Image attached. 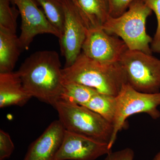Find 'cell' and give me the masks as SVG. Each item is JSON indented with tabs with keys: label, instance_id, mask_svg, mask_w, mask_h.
<instances>
[{
	"label": "cell",
	"instance_id": "16",
	"mask_svg": "<svg viewBox=\"0 0 160 160\" xmlns=\"http://www.w3.org/2000/svg\"><path fill=\"white\" fill-rule=\"evenodd\" d=\"M112 125L116 109V96L98 92L85 106Z\"/></svg>",
	"mask_w": 160,
	"mask_h": 160
},
{
	"label": "cell",
	"instance_id": "18",
	"mask_svg": "<svg viewBox=\"0 0 160 160\" xmlns=\"http://www.w3.org/2000/svg\"><path fill=\"white\" fill-rule=\"evenodd\" d=\"M11 0H0V27L16 33L18 10L12 8Z\"/></svg>",
	"mask_w": 160,
	"mask_h": 160
},
{
	"label": "cell",
	"instance_id": "22",
	"mask_svg": "<svg viewBox=\"0 0 160 160\" xmlns=\"http://www.w3.org/2000/svg\"><path fill=\"white\" fill-rule=\"evenodd\" d=\"M134 158V151L130 148L110 152L106 155L104 160H133Z\"/></svg>",
	"mask_w": 160,
	"mask_h": 160
},
{
	"label": "cell",
	"instance_id": "12",
	"mask_svg": "<svg viewBox=\"0 0 160 160\" xmlns=\"http://www.w3.org/2000/svg\"><path fill=\"white\" fill-rule=\"evenodd\" d=\"M32 98L17 72L0 73V108L22 106Z\"/></svg>",
	"mask_w": 160,
	"mask_h": 160
},
{
	"label": "cell",
	"instance_id": "11",
	"mask_svg": "<svg viewBox=\"0 0 160 160\" xmlns=\"http://www.w3.org/2000/svg\"><path fill=\"white\" fill-rule=\"evenodd\" d=\"M66 130L59 120L53 121L32 143L23 160H54Z\"/></svg>",
	"mask_w": 160,
	"mask_h": 160
},
{
	"label": "cell",
	"instance_id": "21",
	"mask_svg": "<svg viewBox=\"0 0 160 160\" xmlns=\"http://www.w3.org/2000/svg\"><path fill=\"white\" fill-rule=\"evenodd\" d=\"M112 17L120 16L128 9L130 4L135 0H108Z\"/></svg>",
	"mask_w": 160,
	"mask_h": 160
},
{
	"label": "cell",
	"instance_id": "20",
	"mask_svg": "<svg viewBox=\"0 0 160 160\" xmlns=\"http://www.w3.org/2000/svg\"><path fill=\"white\" fill-rule=\"evenodd\" d=\"M14 149V146L7 132L0 130V160L10 157Z\"/></svg>",
	"mask_w": 160,
	"mask_h": 160
},
{
	"label": "cell",
	"instance_id": "9",
	"mask_svg": "<svg viewBox=\"0 0 160 160\" xmlns=\"http://www.w3.org/2000/svg\"><path fill=\"white\" fill-rule=\"evenodd\" d=\"M18 7L22 18L19 39L22 50L27 49L36 36L50 34L59 38L60 34L39 9L34 0H11Z\"/></svg>",
	"mask_w": 160,
	"mask_h": 160
},
{
	"label": "cell",
	"instance_id": "17",
	"mask_svg": "<svg viewBox=\"0 0 160 160\" xmlns=\"http://www.w3.org/2000/svg\"><path fill=\"white\" fill-rule=\"evenodd\" d=\"M34 1L42 7L47 19L59 32L61 37L65 21L63 0Z\"/></svg>",
	"mask_w": 160,
	"mask_h": 160
},
{
	"label": "cell",
	"instance_id": "5",
	"mask_svg": "<svg viewBox=\"0 0 160 160\" xmlns=\"http://www.w3.org/2000/svg\"><path fill=\"white\" fill-rule=\"evenodd\" d=\"M127 84L145 93L160 92V59L142 51L128 49L119 61Z\"/></svg>",
	"mask_w": 160,
	"mask_h": 160
},
{
	"label": "cell",
	"instance_id": "1",
	"mask_svg": "<svg viewBox=\"0 0 160 160\" xmlns=\"http://www.w3.org/2000/svg\"><path fill=\"white\" fill-rule=\"evenodd\" d=\"M62 69L58 52L44 50L29 56L17 72L32 97L54 106L60 100L64 85Z\"/></svg>",
	"mask_w": 160,
	"mask_h": 160
},
{
	"label": "cell",
	"instance_id": "7",
	"mask_svg": "<svg viewBox=\"0 0 160 160\" xmlns=\"http://www.w3.org/2000/svg\"><path fill=\"white\" fill-rule=\"evenodd\" d=\"M65 21L59 38L62 54L65 58V67L74 62L81 53L87 29L77 7L72 0H63Z\"/></svg>",
	"mask_w": 160,
	"mask_h": 160
},
{
	"label": "cell",
	"instance_id": "2",
	"mask_svg": "<svg viewBox=\"0 0 160 160\" xmlns=\"http://www.w3.org/2000/svg\"><path fill=\"white\" fill-rule=\"evenodd\" d=\"M62 73L64 82L78 83L114 96L127 83L119 62H101L82 52L71 66L63 68Z\"/></svg>",
	"mask_w": 160,
	"mask_h": 160
},
{
	"label": "cell",
	"instance_id": "10",
	"mask_svg": "<svg viewBox=\"0 0 160 160\" xmlns=\"http://www.w3.org/2000/svg\"><path fill=\"white\" fill-rule=\"evenodd\" d=\"M111 150L108 143L66 130L54 160H95Z\"/></svg>",
	"mask_w": 160,
	"mask_h": 160
},
{
	"label": "cell",
	"instance_id": "6",
	"mask_svg": "<svg viewBox=\"0 0 160 160\" xmlns=\"http://www.w3.org/2000/svg\"><path fill=\"white\" fill-rule=\"evenodd\" d=\"M116 109L112 123V134L109 143L112 149L119 132L125 126L126 120L132 115L146 113L153 119L160 118V92L149 93L135 90L129 84H124L116 96Z\"/></svg>",
	"mask_w": 160,
	"mask_h": 160
},
{
	"label": "cell",
	"instance_id": "3",
	"mask_svg": "<svg viewBox=\"0 0 160 160\" xmlns=\"http://www.w3.org/2000/svg\"><path fill=\"white\" fill-rule=\"evenodd\" d=\"M152 11L142 0H135L120 16L109 17L102 28L109 34L119 37L128 49L152 54V38L146 30V21Z\"/></svg>",
	"mask_w": 160,
	"mask_h": 160
},
{
	"label": "cell",
	"instance_id": "13",
	"mask_svg": "<svg viewBox=\"0 0 160 160\" xmlns=\"http://www.w3.org/2000/svg\"><path fill=\"white\" fill-rule=\"evenodd\" d=\"M88 29L102 28L110 16L108 0H73Z\"/></svg>",
	"mask_w": 160,
	"mask_h": 160
},
{
	"label": "cell",
	"instance_id": "15",
	"mask_svg": "<svg viewBox=\"0 0 160 160\" xmlns=\"http://www.w3.org/2000/svg\"><path fill=\"white\" fill-rule=\"evenodd\" d=\"M98 92L77 83L64 82L59 100L85 106Z\"/></svg>",
	"mask_w": 160,
	"mask_h": 160
},
{
	"label": "cell",
	"instance_id": "8",
	"mask_svg": "<svg viewBox=\"0 0 160 160\" xmlns=\"http://www.w3.org/2000/svg\"><path fill=\"white\" fill-rule=\"evenodd\" d=\"M128 47L123 40L102 28L88 29L82 52L92 59L104 63L119 62Z\"/></svg>",
	"mask_w": 160,
	"mask_h": 160
},
{
	"label": "cell",
	"instance_id": "23",
	"mask_svg": "<svg viewBox=\"0 0 160 160\" xmlns=\"http://www.w3.org/2000/svg\"><path fill=\"white\" fill-rule=\"evenodd\" d=\"M152 160H160V151L156 155L154 158Z\"/></svg>",
	"mask_w": 160,
	"mask_h": 160
},
{
	"label": "cell",
	"instance_id": "24",
	"mask_svg": "<svg viewBox=\"0 0 160 160\" xmlns=\"http://www.w3.org/2000/svg\"><path fill=\"white\" fill-rule=\"evenodd\" d=\"M72 2H73V0H72Z\"/></svg>",
	"mask_w": 160,
	"mask_h": 160
},
{
	"label": "cell",
	"instance_id": "14",
	"mask_svg": "<svg viewBox=\"0 0 160 160\" xmlns=\"http://www.w3.org/2000/svg\"><path fill=\"white\" fill-rule=\"evenodd\" d=\"M16 33L0 27V73L12 72L22 51Z\"/></svg>",
	"mask_w": 160,
	"mask_h": 160
},
{
	"label": "cell",
	"instance_id": "19",
	"mask_svg": "<svg viewBox=\"0 0 160 160\" xmlns=\"http://www.w3.org/2000/svg\"><path fill=\"white\" fill-rule=\"evenodd\" d=\"M146 6L153 11L157 20L156 31L152 38L150 47L152 51L160 53V0H142Z\"/></svg>",
	"mask_w": 160,
	"mask_h": 160
},
{
	"label": "cell",
	"instance_id": "4",
	"mask_svg": "<svg viewBox=\"0 0 160 160\" xmlns=\"http://www.w3.org/2000/svg\"><path fill=\"white\" fill-rule=\"evenodd\" d=\"M53 107L66 130L109 144L112 125L100 115L86 106L62 100H59Z\"/></svg>",
	"mask_w": 160,
	"mask_h": 160
}]
</instances>
